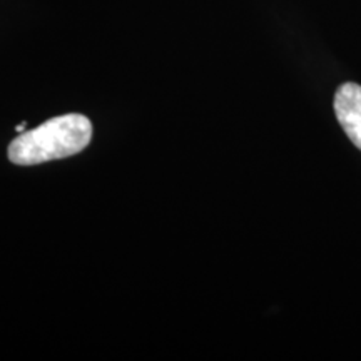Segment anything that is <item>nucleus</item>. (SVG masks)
<instances>
[{
  "instance_id": "obj_1",
  "label": "nucleus",
  "mask_w": 361,
  "mask_h": 361,
  "mask_svg": "<svg viewBox=\"0 0 361 361\" xmlns=\"http://www.w3.org/2000/svg\"><path fill=\"white\" fill-rule=\"evenodd\" d=\"M92 139V124L82 114L59 116L22 133L8 146V159L17 166H34L79 154Z\"/></svg>"
},
{
  "instance_id": "obj_2",
  "label": "nucleus",
  "mask_w": 361,
  "mask_h": 361,
  "mask_svg": "<svg viewBox=\"0 0 361 361\" xmlns=\"http://www.w3.org/2000/svg\"><path fill=\"white\" fill-rule=\"evenodd\" d=\"M335 111L346 135L361 151V85L343 84L335 96Z\"/></svg>"
},
{
  "instance_id": "obj_3",
  "label": "nucleus",
  "mask_w": 361,
  "mask_h": 361,
  "mask_svg": "<svg viewBox=\"0 0 361 361\" xmlns=\"http://www.w3.org/2000/svg\"><path fill=\"white\" fill-rule=\"evenodd\" d=\"M25 123H22V124H19V126H17V128H16V130H17V133H19V134H22V133H25Z\"/></svg>"
}]
</instances>
